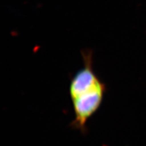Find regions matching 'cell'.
I'll return each mask as SVG.
<instances>
[{
	"mask_svg": "<svg viewBox=\"0 0 146 146\" xmlns=\"http://www.w3.org/2000/svg\"><path fill=\"white\" fill-rule=\"evenodd\" d=\"M93 51H82L84 66L72 77L70 84V95L74 113L73 128L86 132V123L101 106L106 86L96 74L93 68Z\"/></svg>",
	"mask_w": 146,
	"mask_h": 146,
	"instance_id": "1",
	"label": "cell"
}]
</instances>
